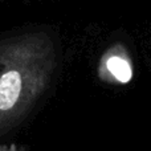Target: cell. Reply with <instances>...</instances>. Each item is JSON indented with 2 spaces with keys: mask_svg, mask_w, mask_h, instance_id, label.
Segmentation results:
<instances>
[{
  "mask_svg": "<svg viewBox=\"0 0 151 151\" xmlns=\"http://www.w3.org/2000/svg\"><path fill=\"white\" fill-rule=\"evenodd\" d=\"M60 40L44 28L0 37V139L24 125L56 88Z\"/></svg>",
  "mask_w": 151,
  "mask_h": 151,
  "instance_id": "1",
  "label": "cell"
},
{
  "mask_svg": "<svg viewBox=\"0 0 151 151\" xmlns=\"http://www.w3.org/2000/svg\"><path fill=\"white\" fill-rule=\"evenodd\" d=\"M105 66L109 74L121 83H127L133 78V68L127 58L119 55H110L105 61Z\"/></svg>",
  "mask_w": 151,
  "mask_h": 151,
  "instance_id": "2",
  "label": "cell"
},
{
  "mask_svg": "<svg viewBox=\"0 0 151 151\" xmlns=\"http://www.w3.org/2000/svg\"><path fill=\"white\" fill-rule=\"evenodd\" d=\"M0 151H15L13 149H11V150H7L5 147H0Z\"/></svg>",
  "mask_w": 151,
  "mask_h": 151,
  "instance_id": "3",
  "label": "cell"
}]
</instances>
